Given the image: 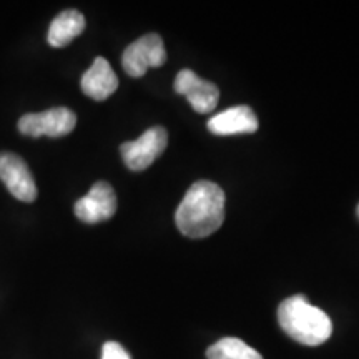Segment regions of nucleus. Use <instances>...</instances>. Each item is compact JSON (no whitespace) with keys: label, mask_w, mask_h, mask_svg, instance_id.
<instances>
[{"label":"nucleus","mask_w":359,"mask_h":359,"mask_svg":"<svg viewBox=\"0 0 359 359\" xmlns=\"http://www.w3.org/2000/svg\"><path fill=\"white\" fill-rule=\"evenodd\" d=\"M224 222V191L217 183L200 180L183 196L175 223L188 238L210 236Z\"/></svg>","instance_id":"obj_1"},{"label":"nucleus","mask_w":359,"mask_h":359,"mask_svg":"<svg viewBox=\"0 0 359 359\" xmlns=\"http://www.w3.org/2000/svg\"><path fill=\"white\" fill-rule=\"evenodd\" d=\"M281 330L304 346H320L330 339L333 323L323 309L313 306L302 294L291 296L278 308Z\"/></svg>","instance_id":"obj_2"},{"label":"nucleus","mask_w":359,"mask_h":359,"mask_svg":"<svg viewBox=\"0 0 359 359\" xmlns=\"http://www.w3.org/2000/svg\"><path fill=\"white\" fill-rule=\"evenodd\" d=\"M77 125V116L65 107H57L40 111V114H27L19 120V132L27 137H50L60 138L69 135Z\"/></svg>","instance_id":"obj_3"},{"label":"nucleus","mask_w":359,"mask_h":359,"mask_svg":"<svg viewBox=\"0 0 359 359\" xmlns=\"http://www.w3.org/2000/svg\"><path fill=\"white\" fill-rule=\"evenodd\" d=\"M168 143V133L163 127L148 128L137 140L125 142L120 147V154L125 165L132 172H143L161 156Z\"/></svg>","instance_id":"obj_4"},{"label":"nucleus","mask_w":359,"mask_h":359,"mask_svg":"<svg viewBox=\"0 0 359 359\" xmlns=\"http://www.w3.org/2000/svg\"><path fill=\"white\" fill-rule=\"evenodd\" d=\"M167 62L163 40L158 34H147L128 45L122 55V65L130 77H143L148 69H156Z\"/></svg>","instance_id":"obj_5"},{"label":"nucleus","mask_w":359,"mask_h":359,"mask_svg":"<svg viewBox=\"0 0 359 359\" xmlns=\"http://www.w3.org/2000/svg\"><path fill=\"white\" fill-rule=\"evenodd\" d=\"M0 180L17 200L32 203L37 198L39 191L34 175L29 165L19 155L11 154V151L0 154Z\"/></svg>","instance_id":"obj_6"},{"label":"nucleus","mask_w":359,"mask_h":359,"mask_svg":"<svg viewBox=\"0 0 359 359\" xmlns=\"http://www.w3.org/2000/svg\"><path fill=\"white\" fill-rule=\"evenodd\" d=\"M175 92L185 95L196 114H210L218 105L219 92L217 85L200 79L195 72L188 69L178 72L175 79Z\"/></svg>","instance_id":"obj_7"},{"label":"nucleus","mask_w":359,"mask_h":359,"mask_svg":"<svg viewBox=\"0 0 359 359\" xmlns=\"http://www.w3.org/2000/svg\"><path fill=\"white\" fill-rule=\"evenodd\" d=\"M116 195L110 183L97 182L83 198L75 203V215L83 223H100L116 212Z\"/></svg>","instance_id":"obj_8"},{"label":"nucleus","mask_w":359,"mask_h":359,"mask_svg":"<svg viewBox=\"0 0 359 359\" xmlns=\"http://www.w3.org/2000/svg\"><path fill=\"white\" fill-rule=\"evenodd\" d=\"M208 130L219 137L255 133L258 130V118L250 107L236 105L212 116L208 120Z\"/></svg>","instance_id":"obj_9"},{"label":"nucleus","mask_w":359,"mask_h":359,"mask_svg":"<svg viewBox=\"0 0 359 359\" xmlns=\"http://www.w3.org/2000/svg\"><path fill=\"white\" fill-rule=\"evenodd\" d=\"M82 92L92 100L102 102L114 95L118 88V77L111 69L109 62L103 57H97L90 69L85 72L82 82H80Z\"/></svg>","instance_id":"obj_10"},{"label":"nucleus","mask_w":359,"mask_h":359,"mask_svg":"<svg viewBox=\"0 0 359 359\" xmlns=\"http://www.w3.org/2000/svg\"><path fill=\"white\" fill-rule=\"evenodd\" d=\"M85 30V17L75 8L64 11L58 13L55 19L52 20L50 29H48L47 40L52 47L62 48L69 45L72 40L77 39Z\"/></svg>","instance_id":"obj_11"},{"label":"nucleus","mask_w":359,"mask_h":359,"mask_svg":"<svg viewBox=\"0 0 359 359\" xmlns=\"http://www.w3.org/2000/svg\"><path fill=\"white\" fill-rule=\"evenodd\" d=\"M208 359H263L257 349L238 338H223L206 349Z\"/></svg>","instance_id":"obj_12"},{"label":"nucleus","mask_w":359,"mask_h":359,"mask_svg":"<svg viewBox=\"0 0 359 359\" xmlns=\"http://www.w3.org/2000/svg\"><path fill=\"white\" fill-rule=\"evenodd\" d=\"M102 359H132L130 354L125 351L122 344L115 343V341H109L103 344L102 348Z\"/></svg>","instance_id":"obj_13"},{"label":"nucleus","mask_w":359,"mask_h":359,"mask_svg":"<svg viewBox=\"0 0 359 359\" xmlns=\"http://www.w3.org/2000/svg\"><path fill=\"white\" fill-rule=\"evenodd\" d=\"M358 218H359V205H358Z\"/></svg>","instance_id":"obj_14"}]
</instances>
